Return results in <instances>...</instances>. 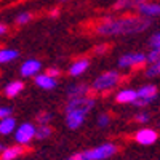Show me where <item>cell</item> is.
Listing matches in <instances>:
<instances>
[{"label":"cell","instance_id":"1","mask_svg":"<svg viewBox=\"0 0 160 160\" xmlns=\"http://www.w3.org/2000/svg\"><path fill=\"white\" fill-rule=\"evenodd\" d=\"M151 26V19L139 15H125V16H108L102 18L96 26L95 32L101 37H117V35H136L144 32Z\"/></svg>","mask_w":160,"mask_h":160},{"label":"cell","instance_id":"2","mask_svg":"<svg viewBox=\"0 0 160 160\" xmlns=\"http://www.w3.org/2000/svg\"><path fill=\"white\" fill-rule=\"evenodd\" d=\"M123 82V75L120 74L118 71H106V72H101L95 80L91 82V91L95 93H101V95H106V93H111L112 90L118 88Z\"/></svg>","mask_w":160,"mask_h":160},{"label":"cell","instance_id":"3","mask_svg":"<svg viewBox=\"0 0 160 160\" xmlns=\"http://www.w3.org/2000/svg\"><path fill=\"white\" fill-rule=\"evenodd\" d=\"M95 104H96V99L90 95L80 96V98H71L64 106V114H80L87 117L88 112L93 111Z\"/></svg>","mask_w":160,"mask_h":160},{"label":"cell","instance_id":"4","mask_svg":"<svg viewBox=\"0 0 160 160\" xmlns=\"http://www.w3.org/2000/svg\"><path fill=\"white\" fill-rule=\"evenodd\" d=\"M118 152V146L115 142H102L96 148H91L82 152V160H108Z\"/></svg>","mask_w":160,"mask_h":160},{"label":"cell","instance_id":"5","mask_svg":"<svg viewBox=\"0 0 160 160\" xmlns=\"http://www.w3.org/2000/svg\"><path fill=\"white\" fill-rule=\"evenodd\" d=\"M146 64H148V59H146V53L142 51H128L117 59V66L122 71L139 69Z\"/></svg>","mask_w":160,"mask_h":160},{"label":"cell","instance_id":"6","mask_svg":"<svg viewBox=\"0 0 160 160\" xmlns=\"http://www.w3.org/2000/svg\"><path fill=\"white\" fill-rule=\"evenodd\" d=\"M35 128H37V125H34L31 122H24L19 127H16L15 133H13L16 144L24 146V148L29 146L32 142V139H35Z\"/></svg>","mask_w":160,"mask_h":160},{"label":"cell","instance_id":"7","mask_svg":"<svg viewBox=\"0 0 160 160\" xmlns=\"http://www.w3.org/2000/svg\"><path fill=\"white\" fill-rule=\"evenodd\" d=\"M136 93H138V98L133 102V106H136V108H146V106H149L151 102L155 101L158 88L152 83H146V85L139 87L136 90Z\"/></svg>","mask_w":160,"mask_h":160},{"label":"cell","instance_id":"8","mask_svg":"<svg viewBox=\"0 0 160 160\" xmlns=\"http://www.w3.org/2000/svg\"><path fill=\"white\" fill-rule=\"evenodd\" d=\"M138 15L142 18H148V19H154L160 16V3L157 2H151V0H144V2L136 8Z\"/></svg>","mask_w":160,"mask_h":160},{"label":"cell","instance_id":"9","mask_svg":"<svg viewBox=\"0 0 160 160\" xmlns=\"http://www.w3.org/2000/svg\"><path fill=\"white\" fill-rule=\"evenodd\" d=\"M158 139V133L154 128H141L135 133V141L141 146H152Z\"/></svg>","mask_w":160,"mask_h":160},{"label":"cell","instance_id":"10","mask_svg":"<svg viewBox=\"0 0 160 160\" xmlns=\"http://www.w3.org/2000/svg\"><path fill=\"white\" fill-rule=\"evenodd\" d=\"M40 71H42V62H40L38 59H34V58L26 59L19 68V74L24 78H32L37 74H40Z\"/></svg>","mask_w":160,"mask_h":160},{"label":"cell","instance_id":"11","mask_svg":"<svg viewBox=\"0 0 160 160\" xmlns=\"http://www.w3.org/2000/svg\"><path fill=\"white\" fill-rule=\"evenodd\" d=\"M88 69H90V59L88 58H78V59H75L74 62L69 64L68 74L71 77H80V75H83Z\"/></svg>","mask_w":160,"mask_h":160},{"label":"cell","instance_id":"12","mask_svg":"<svg viewBox=\"0 0 160 160\" xmlns=\"http://www.w3.org/2000/svg\"><path fill=\"white\" fill-rule=\"evenodd\" d=\"M34 83L40 90H43V91H51V90H55L58 87V80L50 77L48 74H42V72H40V74H37L34 77Z\"/></svg>","mask_w":160,"mask_h":160},{"label":"cell","instance_id":"13","mask_svg":"<svg viewBox=\"0 0 160 160\" xmlns=\"http://www.w3.org/2000/svg\"><path fill=\"white\" fill-rule=\"evenodd\" d=\"M138 98V93L135 88H120L115 95L117 104H133Z\"/></svg>","mask_w":160,"mask_h":160},{"label":"cell","instance_id":"14","mask_svg":"<svg viewBox=\"0 0 160 160\" xmlns=\"http://www.w3.org/2000/svg\"><path fill=\"white\" fill-rule=\"evenodd\" d=\"M26 152L24 146L15 144V146H8L0 151V160H16L18 157H21Z\"/></svg>","mask_w":160,"mask_h":160},{"label":"cell","instance_id":"15","mask_svg":"<svg viewBox=\"0 0 160 160\" xmlns=\"http://www.w3.org/2000/svg\"><path fill=\"white\" fill-rule=\"evenodd\" d=\"M91 91V87L87 85V83H72L68 87V90H66V95H68V98H80V96H87L90 95Z\"/></svg>","mask_w":160,"mask_h":160},{"label":"cell","instance_id":"16","mask_svg":"<svg viewBox=\"0 0 160 160\" xmlns=\"http://www.w3.org/2000/svg\"><path fill=\"white\" fill-rule=\"evenodd\" d=\"M24 90V82L22 80H11L3 87V95L7 98H16L19 93Z\"/></svg>","mask_w":160,"mask_h":160},{"label":"cell","instance_id":"17","mask_svg":"<svg viewBox=\"0 0 160 160\" xmlns=\"http://www.w3.org/2000/svg\"><path fill=\"white\" fill-rule=\"evenodd\" d=\"M18 123H16V118L15 117H5L0 120V136H8L11 133H15Z\"/></svg>","mask_w":160,"mask_h":160},{"label":"cell","instance_id":"18","mask_svg":"<svg viewBox=\"0 0 160 160\" xmlns=\"http://www.w3.org/2000/svg\"><path fill=\"white\" fill-rule=\"evenodd\" d=\"M85 115L80 114H66V125H68L69 130H78L85 122Z\"/></svg>","mask_w":160,"mask_h":160},{"label":"cell","instance_id":"19","mask_svg":"<svg viewBox=\"0 0 160 160\" xmlns=\"http://www.w3.org/2000/svg\"><path fill=\"white\" fill-rule=\"evenodd\" d=\"M19 51L15 48H0V64H10L18 59Z\"/></svg>","mask_w":160,"mask_h":160},{"label":"cell","instance_id":"20","mask_svg":"<svg viewBox=\"0 0 160 160\" xmlns=\"http://www.w3.org/2000/svg\"><path fill=\"white\" fill-rule=\"evenodd\" d=\"M144 0H117L115 3V10H122V11H131V10H136Z\"/></svg>","mask_w":160,"mask_h":160},{"label":"cell","instance_id":"21","mask_svg":"<svg viewBox=\"0 0 160 160\" xmlns=\"http://www.w3.org/2000/svg\"><path fill=\"white\" fill-rule=\"evenodd\" d=\"M51 135H53V128L50 125H37V128H35V139L45 141Z\"/></svg>","mask_w":160,"mask_h":160},{"label":"cell","instance_id":"22","mask_svg":"<svg viewBox=\"0 0 160 160\" xmlns=\"http://www.w3.org/2000/svg\"><path fill=\"white\" fill-rule=\"evenodd\" d=\"M144 75L146 77H160V61H157V62H152V64H149L148 68H146V71H144Z\"/></svg>","mask_w":160,"mask_h":160},{"label":"cell","instance_id":"23","mask_svg":"<svg viewBox=\"0 0 160 160\" xmlns=\"http://www.w3.org/2000/svg\"><path fill=\"white\" fill-rule=\"evenodd\" d=\"M31 21H32V13H29V11H21L16 16V24H19V26H24Z\"/></svg>","mask_w":160,"mask_h":160},{"label":"cell","instance_id":"24","mask_svg":"<svg viewBox=\"0 0 160 160\" xmlns=\"http://www.w3.org/2000/svg\"><path fill=\"white\" fill-rule=\"evenodd\" d=\"M146 59H148V64L160 61V48H151V51L146 55Z\"/></svg>","mask_w":160,"mask_h":160},{"label":"cell","instance_id":"25","mask_svg":"<svg viewBox=\"0 0 160 160\" xmlns=\"http://www.w3.org/2000/svg\"><path fill=\"white\" fill-rule=\"evenodd\" d=\"M51 118H53L51 112H40L37 115V125H50Z\"/></svg>","mask_w":160,"mask_h":160},{"label":"cell","instance_id":"26","mask_svg":"<svg viewBox=\"0 0 160 160\" xmlns=\"http://www.w3.org/2000/svg\"><path fill=\"white\" fill-rule=\"evenodd\" d=\"M96 123H98L99 128L109 127V123H111V115H109V114H106V112L99 114V115H98V120H96Z\"/></svg>","mask_w":160,"mask_h":160},{"label":"cell","instance_id":"27","mask_svg":"<svg viewBox=\"0 0 160 160\" xmlns=\"http://www.w3.org/2000/svg\"><path fill=\"white\" fill-rule=\"evenodd\" d=\"M135 120H136L138 123H141V125H146V123H149L151 115H149L148 112H139V114L135 115Z\"/></svg>","mask_w":160,"mask_h":160},{"label":"cell","instance_id":"28","mask_svg":"<svg viewBox=\"0 0 160 160\" xmlns=\"http://www.w3.org/2000/svg\"><path fill=\"white\" fill-rule=\"evenodd\" d=\"M149 45H151V48H160V32H155L151 35Z\"/></svg>","mask_w":160,"mask_h":160},{"label":"cell","instance_id":"29","mask_svg":"<svg viewBox=\"0 0 160 160\" xmlns=\"http://www.w3.org/2000/svg\"><path fill=\"white\" fill-rule=\"evenodd\" d=\"M45 74H48V75L53 77V78H56V77L61 75V69H59V68H55V66H51V68H48V69L45 71Z\"/></svg>","mask_w":160,"mask_h":160},{"label":"cell","instance_id":"30","mask_svg":"<svg viewBox=\"0 0 160 160\" xmlns=\"http://www.w3.org/2000/svg\"><path fill=\"white\" fill-rule=\"evenodd\" d=\"M13 114V109L8 108V106H0V120L5 118V117H10Z\"/></svg>","mask_w":160,"mask_h":160},{"label":"cell","instance_id":"31","mask_svg":"<svg viewBox=\"0 0 160 160\" xmlns=\"http://www.w3.org/2000/svg\"><path fill=\"white\" fill-rule=\"evenodd\" d=\"M106 50H109L108 43H101V45L95 47V53H96V55H102V53H106Z\"/></svg>","mask_w":160,"mask_h":160},{"label":"cell","instance_id":"32","mask_svg":"<svg viewBox=\"0 0 160 160\" xmlns=\"http://www.w3.org/2000/svg\"><path fill=\"white\" fill-rule=\"evenodd\" d=\"M66 160H82V152H77V154H72L71 157H68Z\"/></svg>","mask_w":160,"mask_h":160},{"label":"cell","instance_id":"33","mask_svg":"<svg viewBox=\"0 0 160 160\" xmlns=\"http://www.w3.org/2000/svg\"><path fill=\"white\" fill-rule=\"evenodd\" d=\"M50 16H51V18H56V16H59V8H53V10L50 11Z\"/></svg>","mask_w":160,"mask_h":160},{"label":"cell","instance_id":"34","mask_svg":"<svg viewBox=\"0 0 160 160\" xmlns=\"http://www.w3.org/2000/svg\"><path fill=\"white\" fill-rule=\"evenodd\" d=\"M7 32H8V28H7L5 24L0 22V35H3V34H7Z\"/></svg>","mask_w":160,"mask_h":160},{"label":"cell","instance_id":"35","mask_svg":"<svg viewBox=\"0 0 160 160\" xmlns=\"http://www.w3.org/2000/svg\"><path fill=\"white\" fill-rule=\"evenodd\" d=\"M58 2H61V3H66V2H69V0H58Z\"/></svg>","mask_w":160,"mask_h":160},{"label":"cell","instance_id":"36","mask_svg":"<svg viewBox=\"0 0 160 160\" xmlns=\"http://www.w3.org/2000/svg\"><path fill=\"white\" fill-rule=\"evenodd\" d=\"M2 149H3V146H2V144H0V151H2Z\"/></svg>","mask_w":160,"mask_h":160}]
</instances>
